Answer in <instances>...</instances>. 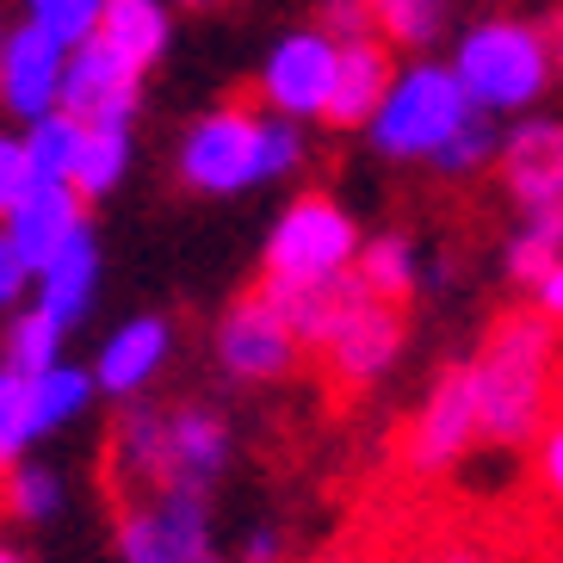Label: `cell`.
Returning <instances> with one entry per match:
<instances>
[{
    "label": "cell",
    "instance_id": "obj_32",
    "mask_svg": "<svg viewBox=\"0 0 563 563\" xmlns=\"http://www.w3.org/2000/svg\"><path fill=\"white\" fill-rule=\"evenodd\" d=\"M489 150H496V131H489V118H483V112H471V124H464V131L452 136L433 162H440V174H471Z\"/></svg>",
    "mask_w": 563,
    "mask_h": 563
},
{
    "label": "cell",
    "instance_id": "obj_3",
    "mask_svg": "<svg viewBox=\"0 0 563 563\" xmlns=\"http://www.w3.org/2000/svg\"><path fill=\"white\" fill-rule=\"evenodd\" d=\"M303 155V136L285 118H261L249 100H230L186 136L180 167L199 192H242L254 180H273Z\"/></svg>",
    "mask_w": 563,
    "mask_h": 563
},
{
    "label": "cell",
    "instance_id": "obj_9",
    "mask_svg": "<svg viewBox=\"0 0 563 563\" xmlns=\"http://www.w3.org/2000/svg\"><path fill=\"white\" fill-rule=\"evenodd\" d=\"M136 75L112 44H81L75 63H68V81H63V100H68V118H81L87 131H124L136 112Z\"/></svg>",
    "mask_w": 563,
    "mask_h": 563
},
{
    "label": "cell",
    "instance_id": "obj_14",
    "mask_svg": "<svg viewBox=\"0 0 563 563\" xmlns=\"http://www.w3.org/2000/svg\"><path fill=\"white\" fill-rule=\"evenodd\" d=\"M397 347H402V316H397V303H384V298H372V303H360V310L347 316V329L334 334L329 347V378H334V390L347 397V390H365V384L378 378L384 365L397 360Z\"/></svg>",
    "mask_w": 563,
    "mask_h": 563
},
{
    "label": "cell",
    "instance_id": "obj_28",
    "mask_svg": "<svg viewBox=\"0 0 563 563\" xmlns=\"http://www.w3.org/2000/svg\"><path fill=\"white\" fill-rule=\"evenodd\" d=\"M32 25L63 44H93L106 25V0H32Z\"/></svg>",
    "mask_w": 563,
    "mask_h": 563
},
{
    "label": "cell",
    "instance_id": "obj_41",
    "mask_svg": "<svg viewBox=\"0 0 563 563\" xmlns=\"http://www.w3.org/2000/svg\"><path fill=\"white\" fill-rule=\"evenodd\" d=\"M186 7H211V0H186Z\"/></svg>",
    "mask_w": 563,
    "mask_h": 563
},
{
    "label": "cell",
    "instance_id": "obj_4",
    "mask_svg": "<svg viewBox=\"0 0 563 563\" xmlns=\"http://www.w3.org/2000/svg\"><path fill=\"white\" fill-rule=\"evenodd\" d=\"M551 75V44L532 25L489 19L459 44V81L477 112H514V106L539 100Z\"/></svg>",
    "mask_w": 563,
    "mask_h": 563
},
{
    "label": "cell",
    "instance_id": "obj_7",
    "mask_svg": "<svg viewBox=\"0 0 563 563\" xmlns=\"http://www.w3.org/2000/svg\"><path fill=\"white\" fill-rule=\"evenodd\" d=\"M347 261H353L347 211L334 199H322V192H310V199H298L279 217L273 249H266V279L273 285H316V279H334Z\"/></svg>",
    "mask_w": 563,
    "mask_h": 563
},
{
    "label": "cell",
    "instance_id": "obj_16",
    "mask_svg": "<svg viewBox=\"0 0 563 563\" xmlns=\"http://www.w3.org/2000/svg\"><path fill=\"white\" fill-rule=\"evenodd\" d=\"M7 235H13L19 249H25V261L44 273V266H51L75 235H87L81 192H75V186H44V180H37L32 192L19 199V211L7 217Z\"/></svg>",
    "mask_w": 563,
    "mask_h": 563
},
{
    "label": "cell",
    "instance_id": "obj_31",
    "mask_svg": "<svg viewBox=\"0 0 563 563\" xmlns=\"http://www.w3.org/2000/svg\"><path fill=\"white\" fill-rule=\"evenodd\" d=\"M539 496H545L551 520L563 527V384H558V415H551L545 440H539Z\"/></svg>",
    "mask_w": 563,
    "mask_h": 563
},
{
    "label": "cell",
    "instance_id": "obj_2",
    "mask_svg": "<svg viewBox=\"0 0 563 563\" xmlns=\"http://www.w3.org/2000/svg\"><path fill=\"white\" fill-rule=\"evenodd\" d=\"M477 372V402H483V433L489 440H527L545 415L551 397V322L539 310H514L496 322Z\"/></svg>",
    "mask_w": 563,
    "mask_h": 563
},
{
    "label": "cell",
    "instance_id": "obj_30",
    "mask_svg": "<svg viewBox=\"0 0 563 563\" xmlns=\"http://www.w3.org/2000/svg\"><path fill=\"white\" fill-rule=\"evenodd\" d=\"M63 489H56L51 471H7L0 477V508L19 514V520H51Z\"/></svg>",
    "mask_w": 563,
    "mask_h": 563
},
{
    "label": "cell",
    "instance_id": "obj_38",
    "mask_svg": "<svg viewBox=\"0 0 563 563\" xmlns=\"http://www.w3.org/2000/svg\"><path fill=\"white\" fill-rule=\"evenodd\" d=\"M539 303H545V316H563V261H558V273L539 285Z\"/></svg>",
    "mask_w": 563,
    "mask_h": 563
},
{
    "label": "cell",
    "instance_id": "obj_5",
    "mask_svg": "<svg viewBox=\"0 0 563 563\" xmlns=\"http://www.w3.org/2000/svg\"><path fill=\"white\" fill-rule=\"evenodd\" d=\"M471 93H464L459 68H415L397 75L384 112L372 118V143L384 155H440L452 136L471 124Z\"/></svg>",
    "mask_w": 563,
    "mask_h": 563
},
{
    "label": "cell",
    "instance_id": "obj_27",
    "mask_svg": "<svg viewBox=\"0 0 563 563\" xmlns=\"http://www.w3.org/2000/svg\"><path fill=\"white\" fill-rule=\"evenodd\" d=\"M372 7V25H384V37L397 44H428L446 19V0H365Z\"/></svg>",
    "mask_w": 563,
    "mask_h": 563
},
{
    "label": "cell",
    "instance_id": "obj_10",
    "mask_svg": "<svg viewBox=\"0 0 563 563\" xmlns=\"http://www.w3.org/2000/svg\"><path fill=\"white\" fill-rule=\"evenodd\" d=\"M68 44L51 37L44 25H19L7 37V56H0V100L13 106L19 118H51L56 100H63V81H68Z\"/></svg>",
    "mask_w": 563,
    "mask_h": 563
},
{
    "label": "cell",
    "instance_id": "obj_12",
    "mask_svg": "<svg viewBox=\"0 0 563 563\" xmlns=\"http://www.w3.org/2000/svg\"><path fill=\"white\" fill-rule=\"evenodd\" d=\"M261 291L273 298V310L285 316V329L298 334L303 347H329L334 334L347 329V316L378 298L360 273H334V279H316V285H273L266 279Z\"/></svg>",
    "mask_w": 563,
    "mask_h": 563
},
{
    "label": "cell",
    "instance_id": "obj_1",
    "mask_svg": "<svg viewBox=\"0 0 563 563\" xmlns=\"http://www.w3.org/2000/svg\"><path fill=\"white\" fill-rule=\"evenodd\" d=\"M230 459V433L205 409H136L118 421L106 446V483L118 501L155 496V489H186L205 496Z\"/></svg>",
    "mask_w": 563,
    "mask_h": 563
},
{
    "label": "cell",
    "instance_id": "obj_17",
    "mask_svg": "<svg viewBox=\"0 0 563 563\" xmlns=\"http://www.w3.org/2000/svg\"><path fill=\"white\" fill-rule=\"evenodd\" d=\"M390 56L372 44V37H353L341 51V75H334V100H329V118L334 124H372L390 100Z\"/></svg>",
    "mask_w": 563,
    "mask_h": 563
},
{
    "label": "cell",
    "instance_id": "obj_33",
    "mask_svg": "<svg viewBox=\"0 0 563 563\" xmlns=\"http://www.w3.org/2000/svg\"><path fill=\"white\" fill-rule=\"evenodd\" d=\"M32 186H37V174H32L25 143H7V136H0V217H13L19 199H25Z\"/></svg>",
    "mask_w": 563,
    "mask_h": 563
},
{
    "label": "cell",
    "instance_id": "obj_18",
    "mask_svg": "<svg viewBox=\"0 0 563 563\" xmlns=\"http://www.w3.org/2000/svg\"><path fill=\"white\" fill-rule=\"evenodd\" d=\"M93 273H100V254H93V235H75L63 254H56L44 273H37V310L56 316V322H81L87 303H93Z\"/></svg>",
    "mask_w": 563,
    "mask_h": 563
},
{
    "label": "cell",
    "instance_id": "obj_40",
    "mask_svg": "<svg viewBox=\"0 0 563 563\" xmlns=\"http://www.w3.org/2000/svg\"><path fill=\"white\" fill-rule=\"evenodd\" d=\"M0 563H25V558H19V551H7V545H0Z\"/></svg>",
    "mask_w": 563,
    "mask_h": 563
},
{
    "label": "cell",
    "instance_id": "obj_26",
    "mask_svg": "<svg viewBox=\"0 0 563 563\" xmlns=\"http://www.w3.org/2000/svg\"><path fill=\"white\" fill-rule=\"evenodd\" d=\"M131 150H124V131H87L81 143V162H75V192L93 199V192H112L118 174H124Z\"/></svg>",
    "mask_w": 563,
    "mask_h": 563
},
{
    "label": "cell",
    "instance_id": "obj_6",
    "mask_svg": "<svg viewBox=\"0 0 563 563\" xmlns=\"http://www.w3.org/2000/svg\"><path fill=\"white\" fill-rule=\"evenodd\" d=\"M118 551L124 563H217L205 532V496L155 489L118 501Z\"/></svg>",
    "mask_w": 563,
    "mask_h": 563
},
{
    "label": "cell",
    "instance_id": "obj_20",
    "mask_svg": "<svg viewBox=\"0 0 563 563\" xmlns=\"http://www.w3.org/2000/svg\"><path fill=\"white\" fill-rule=\"evenodd\" d=\"M100 44H112L131 68H150L167 44V13L155 0H106V25Z\"/></svg>",
    "mask_w": 563,
    "mask_h": 563
},
{
    "label": "cell",
    "instance_id": "obj_23",
    "mask_svg": "<svg viewBox=\"0 0 563 563\" xmlns=\"http://www.w3.org/2000/svg\"><path fill=\"white\" fill-rule=\"evenodd\" d=\"M56 347H63V322H56V316H44V310L19 316L13 329H7V372L37 378V372L63 365V360H56Z\"/></svg>",
    "mask_w": 563,
    "mask_h": 563
},
{
    "label": "cell",
    "instance_id": "obj_36",
    "mask_svg": "<svg viewBox=\"0 0 563 563\" xmlns=\"http://www.w3.org/2000/svg\"><path fill=\"white\" fill-rule=\"evenodd\" d=\"M329 25L347 37H365V25H372V7L365 0H329Z\"/></svg>",
    "mask_w": 563,
    "mask_h": 563
},
{
    "label": "cell",
    "instance_id": "obj_21",
    "mask_svg": "<svg viewBox=\"0 0 563 563\" xmlns=\"http://www.w3.org/2000/svg\"><path fill=\"white\" fill-rule=\"evenodd\" d=\"M81 143H87V124L68 112L37 118L32 136H25V155H32V174L44 186H75V162H81Z\"/></svg>",
    "mask_w": 563,
    "mask_h": 563
},
{
    "label": "cell",
    "instance_id": "obj_15",
    "mask_svg": "<svg viewBox=\"0 0 563 563\" xmlns=\"http://www.w3.org/2000/svg\"><path fill=\"white\" fill-rule=\"evenodd\" d=\"M291 347H298V334L285 329V316L273 310L266 291L235 303L223 334H217V353H223V365H230L235 378H279L285 365H291Z\"/></svg>",
    "mask_w": 563,
    "mask_h": 563
},
{
    "label": "cell",
    "instance_id": "obj_22",
    "mask_svg": "<svg viewBox=\"0 0 563 563\" xmlns=\"http://www.w3.org/2000/svg\"><path fill=\"white\" fill-rule=\"evenodd\" d=\"M563 261V211H545V217H527V230L508 242V273L514 279H539L545 285Z\"/></svg>",
    "mask_w": 563,
    "mask_h": 563
},
{
    "label": "cell",
    "instance_id": "obj_37",
    "mask_svg": "<svg viewBox=\"0 0 563 563\" xmlns=\"http://www.w3.org/2000/svg\"><path fill=\"white\" fill-rule=\"evenodd\" d=\"M242 558H249V563H279V539H273V532H254Z\"/></svg>",
    "mask_w": 563,
    "mask_h": 563
},
{
    "label": "cell",
    "instance_id": "obj_42",
    "mask_svg": "<svg viewBox=\"0 0 563 563\" xmlns=\"http://www.w3.org/2000/svg\"><path fill=\"white\" fill-rule=\"evenodd\" d=\"M0 56H7V37H0Z\"/></svg>",
    "mask_w": 563,
    "mask_h": 563
},
{
    "label": "cell",
    "instance_id": "obj_35",
    "mask_svg": "<svg viewBox=\"0 0 563 563\" xmlns=\"http://www.w3.org/2000/svg\"><path fill=\"white\" fill-rule=\"evenodd\" d=\"M428 563H514V558L496 545H477V539H459V545H440Z\"/></svg>",
    "mask_w": 563,
    "mask_h": 563
},
{
    "label": "cell",
    "instance_id": "obj_13",
    "mask_svg": "<svg viewBox=\"0 0 563 563\" xmlns=\"http://www.w3.org/2000/svg\"><path fill=\"white\" fill-rule=\"evenodd\" d=\"M501 174H508V192L527 217L563 211V124H551V118L520 124L501 143Z\"/></svg>",
    "mask_w": 563,
    "mask_h": 563
},
{
    "label": "cell",
    "instance_id": "obj_8",
    "mask_svg": "<svg viewBox=\"0 0 563 563\" xmlns=\"http://www.w3.org/2000/svg\"><path fill=\"white\" fill-rule=\"evenodd\" d=\"M483 433V402H477V372H446L440 390L428 397L421 421H415L409 446H402V471L409 477H433V471H446V464L464 459V446Z\"/></svg>",
    "mask_w": 563,
    "mask_h": 563
},
{
    "label": "cell",
    "instance_id": "obj_29",
    "mask_svg": "<svg viewBox=\"0 0 563 563\" xmlns=\"http://www.w3.org/2000/svg\"><path fill=\"white\" fill-rule=\"evenodd\" d=\"M360 279L372 285V291H378L384 303H397L402 291L415 285V254H409V242H397V235H384V242H372V249H365Z\"/></svg>",
    "mask_w": 563,
    "mask_h": 563
},
{
    "label": "cell",
    "instance_id": "obj_25",
    "mask_svg": "<svg viewBox=\"0 0 563 563\" xmlns=\"http://www.w3.org/2000/svg\"><path fill=\"white\" fill-rule=\"evenodd\" d=\"M87 372H75V365H51V372H37L32 378V415H37V433L63 428L68 415H81L87 402Z\"/></svg>",
    "mask_w": 563,
    "mask_h": 563
},
{
    "label": "cell",
    "instance_id": "obj_34",
    "mask_svg": "<svg viewBox=\"0 0 563 563\" xmlns=\"http://www.w3.org/2000/svg\"><path fill=\"white\" fill-rule=\"evenodd\" d=\"M32 273H37V266L25 261V249H19L13 235H0V303H19V291H25Z\"/></svg>",
    "mask_w": 563,
    "mask_h": 563
},
{
    "label": "cell",
    "instance_id": "obj_11",
    "mask_svg": "<svg viewBox=\"0 0 563 563\" xmlns=\"http://www.w3.org/2000/svg\"><path fill=\"white\" fill-rule=\"evenodd\" d=\"M334 75H341V51H334V37L298 32V37H285L279 51L266 56L261 87H266V100L279 106L285 118H310V112H329Z\"/></svg>",
    "mask_w": 563,
    "mask_h": 563
},
{
    "label": "cell",
    "instance_id": "obj_19",
    "mask_svg": "<svg viewBox=\"0 0 563 563\" xmlns=\"http://www.w3.org/2000/svg\"><path fill=\"white\" fill-rule=\"evenodd\" d=\"M162 353H167V322H155V316H136V322H124V329L106 341L100 372H93V378H100L112 397H124V390H136V384L150 378L155 365H162Z\"/></svg>",
    "mask_w": 563,
    "mask_h": 563
},
{
    "label": "cell",
    "instance_id": "obj_24",
    "mask_svg": "<svg viewBox=\"0 0 563 563\" xmlns=\"http://www.w3.org/2000/svg\"><path fill=\"white\" fill-rule=\"evenodd\" d=\"M37 440V415H32V378L0 372V477L19 464V452Z\"/></svg>",
    "mask_w": 563,
    "mask_h": 563
},
{
    "label": "cell",
    "instance_id": "obj_39",
    "mask_svg": "<svg viewBox=\"0 0 563 563\" xmlns=\"http://www.w3.org/2000/svg\"><path fill=\"white\" fill-rule=\"evenodd\" d=\"M551 51H558V63H563V13H558V25H551Z\"/></svg>",
    "mask_w": 563,
    "mask_h": 563
}]
</instances>
